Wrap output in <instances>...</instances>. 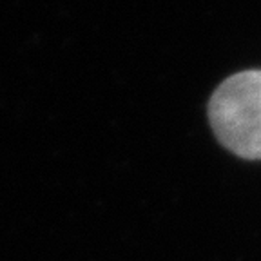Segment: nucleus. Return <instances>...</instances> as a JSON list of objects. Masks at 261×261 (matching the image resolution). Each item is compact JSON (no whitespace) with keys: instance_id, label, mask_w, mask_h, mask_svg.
<instances>
[{"instance_id":"1","label":"nucleus","mask_w":261,"mask_h":261,"mask_svg":"<svg viewBox=\"0 0 261 261\" xmlns=\"http://www.w3.org/2000/svg\"><path fill=\"white\" fill-rule=\"evenodd\" d=\"M216 138L245 160H261V69L241 71L218 86L208 102Z\"/></svg>"}]
</instances>
